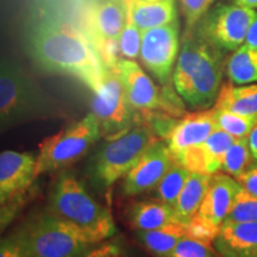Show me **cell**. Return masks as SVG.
Listing matches in <instances>:
<instances>
[{
	"mask_svg": "<svg viewBox=\"0 0 257 257\" xmlns=\"http://www.w3.org/2000/svg\"><path fill=\"white\" fill-rule=\"evenodd\" d=\"M147 2H168V0H147Z\"/></svg>",
	"mask_w": 257,
	"mask_h": 257,
	"instance_id": "41",
	"label": "cell"
},
{
	"mask_svg": "<svg viewBox=\"0 0 257 257\" xmlns=\"http://www.w3.org/2000/svg\"><path fill=\"white\" fill-rule=\"evenodd\" d=\"M131 226L136 231L159 230L180 223L175 208L162 201H140L128 211Z\"/></svg>",
	"mask_w": 257,
	"mask_h": 257,
	"instance_id": "19",
	"label": "cell"
},
{
	"mask_svg": "<svg viewBox=\"0 0 257 257\" xmlns=\"http://www.w3.org/2000/svg\"><path fill=\"white\" fill-rule=\"evenodd\" d=\"M214 128H217V125L213 118V108L195 111L176 121L165 138V142L175 157L189 148L204 143Z\"/></svg>",
	"mask_w": 257,
	"mask_h": 257,
	"instance_id": "15",
	"label": "cell"
},
{
	"mask_svg": "<svg viewBox=\"0 0 257 257\" xmlns=\"http://www.w3.org/2000/svg\"><path fill=\"white\" fill-rule=\"evenodd\" d=\"M223 53L195 32L182 37L173 85L191 110H208L216 102L225 69Z\"/></svg>",
	"mask_w": 257,
	"mask_h": 257,
	"instance_id": "2",
	"label": "cell"
},
{
	"mask_svg": "<svg viewBox=\"0 0 257 257\" xmlns=\"http://www.w3.org/2000/svg\"><path fill=\"white\" fill-rule=\"evenodd\" d=\"M174 160L165 141L157 140L124 176V194L126 197H136L155 188Z\"/></svg>",
	"mask_w": 257,
	"mask_h": 257,
	"instance_id": "13",
	"label": "cell"
},
{
	"mask_svg": "<svg viewBox=\"0 0 257 257\" xmlns=\"http://www.w3.org/2000/svg\"><path fill=\"white\" fill-rule=\"evenodd\" d=\"M104 257H123V255H121L120 249L114 244V246L112 248L111 251H108Z\"/></svg>",
	"mask_w": 257,
	"mask_h": 257,
	"instance_id": "40",
	"label": "cell"
},
{
	"mask_svg": "<svg viewBox=\"0 0 257 257\" xmlns=\"http://www.w3.org/2000/svg\"><path fill=\"white\" fill-rule=\"evenodd\" d=\"M232 2L242 8L257 10V0H232Z\"/></svg>",
	"mask_w": 257,
	"mask_h": 257,
	"instance_id": "39",
	"label": "cell"
},
{
	"mask_svg": "<svg viewBox=\"0 0 257 257\" xmlns=\"http://www.w3.org/2000/svg\"><path fill=\"white\" fill-rule=\"evenodd\" d=\"M180 10L185 19L184 36H189L197 28L199 22L207 14L217 0H179Z\"/></svg>",
	"mask_w": 257,
	"mask_h": 257,
	"instance_id": "28",
	"label": "cell"
},
{
	"mask_svg": "<svg viewBox=\"0 0 257 257\" xmlns=\"http://www.w3.org/2000/svg\"><path fill=\"white\" fill-rule=\"evenodd\" d=\"M225 221H257V197L249 194L243 188L240 189Z\"/></svg>",
	"mask_w": 257,
	"mask_h": 257,
	"instance_id": "29",
	"label": "cell"
},
{
	"mask_svg": "<svg viewBox=\"0 0 257 257\" xmlns=\"http://www.w3.org/2000/svg\"><path fill=\"white\" fill-rule=\"evenodd\" d=\"M213 108V118L217 127L226 131L234 138H248L250 131L257 124V118L245 117L231 112Z\"/></svg>",
	"mask_w": 257,
	"mask_h": 257,
	"instance_id": "27",
	"label": "cell"
},
{
	"mask_svg": "<svg viewBox=\"0 0 257 257\" xmlns=\"http://www.w3.org/2000/svg\"><path fill=\"white\" fill-rule=\"evenodd\" d=\"M29 53L42 70L64 74L92 93L100 87L105 68L82 29L61 16L49 15L32 29Z\"/></svg>",
	"mask_w": 257,
	"mask_h": 257,
	"instance_id": "1",
	"label": "cell"
},
{
	"mask_svg": "<svg viewBox=\"0 0 257 257\" xmlns=\"http://www.w3.org/2000/svg\"><path fill=\"white\" fill-rule=\"evenodd\" d=\"M185 227L186 236L206 244L213 243L220 230V227L216 226L204 218L199 217L198 214H195L193 219L185 225Z\"/></svg>",
	"mask_w": 257,
	"mask_h": 257,
	"instance_id": "31",
	"label": "cell"
},
{
	"mask_svg": "<svg viewBox=\"0 0 257 257\" xmlns=\"http://www.w3.org/2000/svg\"><path fill=\"white\" fill-rule=\"evenodd\" d=\"M0 257H32L24 243L15 232L0 237Z\"/></svg>",
	"mask_w": 257,
	"mask_h": 257,
	"instance_id": "34",
	"label": "cell"
},
{
	"mask_svg": "<svg viewBox=\"0 0 257 257\" xmlns=\"http://www.w3.org/2000/svg\"><path fill=\"white\" fill-rule=\"evenodd\" d=\"M213 107L245 117L257 118V83L246 86H221Z\"/></svg>",
	"mask_w": 257,
	"mask_h": 257,
	"instance_id": "20",
	"label": "cell"
},
{
	"mask_svg": "<svg viewBox=\"0 0 257 257\" xmlns=\"http://www.w3.org/2000/svg\"><path fill=\"white\" fill-rule=\"evenodd\" d=\"M160 140L147 120H140L120 136L107 140L89 160L87 174L92 185L98 189L111 187L126 175L143 154Z\"/></svg>",
	"mask_w": 257,
	"mask_h": 257,
	"instance_id": "5",
	"label": "cell"
},
{
	"mask_svg": "<svg viewBox=\"0 0 257 257\" xmlns=\"http://www.w3.org/2000/svg\"><path fill=\"white\" fill-rule=\"evenodd\" d=\"M28 195L29 193L0 204V237H3V233L8 229L9 225L15 220L19 212L23 210L28 202Z\"/></svg>",
	"mask_w": 257,
	"mask_h": 257,
	"instance_id": "33",
	"label": "cell"
},
{
	"mask_svg": "<svg viewBox=\"0 0 257 257\" xmlns=\"http://www.w3.org/2000/svg\"><path fill=\"white\" fill-rule=\"evenodd\" d=\"M75 2H76V3H79V2H81V0H75Z\"/></svg>",
	"mask_w": 257,
	"mask_h": 257,
	"instance_id": "42",
	"label": "cell"
},
{
	"mask_svg": "<svg viewBox=\"0 0 257 257\" xmlns=\"http://www.w3.org/2000/svg\"><path fill=\"white\" fill-rule=\"evenodd\" d=\"M180 51V22L142 31L140 60L161 85L169 86Z\"/></svg>",
	"mask_w": 257,
	"mask_h": 257,
	"instance_id": "12",
	"label": "cell"
},
{
	"mask_svg": "<svg viewBox=\"0 0 257 257\" xmlns=\"http://www.w3.org/2000/svg\"><path fill=\"white\" fill-rule=\"evenodd\" d=\"M227 78L233 85L257 82V49L242 44L225 62Z\"/></svg>",
	"mask_w": 257,
	"mask_h": 257,
	"instance_id": "23",
	"label": "cell"
},
{
	"mask_svg": "<svg viewBox=\"0 0 257 257\" xmlns=\"http://www.w3.org/2000/svg\"><path fill=\"white\" fill-rule=\"evenodd\" d=\"M113 246H114V244H111V243L102 244V245L99 246V248L89 250L88 252H86L85 255H82L80 257H104L108 251H111Z\"/></svg>",
	"mask_w": 257,
	"mask_h": 257,
	"instance_id": "37",
	"label": "cell"
},
{
	"mask_svg": "<svg viewBox=\"0 0 257 257\" xmlns=\"http://www.w3.org/2000/svg\"><path fill=\"white\" fill-rule=\"evenodd\" d=\"M127 10V21L141 31L162 27L178 19L176 0L147 2V0H124Z\"/></svg>",
	"mask_w": 257,
	"mask_h": 257,
	"instance_id": "18",
	"label": "cell"
},
{
	"mask_svg": "<svg viewBox=\"0 0 257 257\" xmlns=\"http://www.w3.org/2000/svg\"><path fill=\"white\" fill-rule=\"evenodd\" d=\"M127 23L124 0H91L82 15V31L105 69L114 68L120 60L118 40Z\"/></svg>",
	"mask_w": 257,
	"mask_h": 257,
	"instance_id": "8",
	"label": "cell"
},
{
	"mask_svg": "<svg viewBox=\"0 0 257 257\" xmlns=\"http://www.w3.org/2000/svg\"><path fill=\"white\" fill-rule=\"evenodd\" d=\"M36 156L31 153H0V204L27 194L36 180Z\"/></svg>",
	"mask_w": 257,
	"mask_h": 257,
	"instance_id": "14",
	"label": "cell"
},
{
	"mask_svg": "<svg viewBox=\"0 0 257 257\" xmlns=\"http://www.w3.org/2000/svg\"><path fill=\"white\" fill-rule=\"evenodd\" d=\"M248 144L250 148V152H251L253 159L257 162V124L252 127V130L250 131L248 136Z\"/></svg>",
	"mask_w": 257,
	"mask_h": 257,
	"instance_id": "38",
	"label": "cell"
},
{
	"mask_svg": "<svg viewBox=\"0 0 257 257\" xmlns=\"http://www.w3.org/2000/svg\"><path fill=\"white\" fill-rule=\"evenodd\" d=\"M114 69L123 83L128 104L142 119L154 113L179 117L185 112L182 102L169 86L160 89L136 61L120 59Z\"/></svg>",
	"mask_w": 257,
	"mask_h": 257,
	"instance_id": "9",
	"label": "cell"
},
{
	"mask_svg": "<svg viewBox=\"0 0 257 257\" xmlns=\"http://www.w3.org/2000/svg\"><path fill=\"white\" fill-rule=\"evenodd\" d=\"M141 44H142V31L134 23L127 21L118 40L120 59L136 60L140 56Z\"/></svg>",
	"mask_w": 257,
	"mask_h": 257,
	"instance_id": "30",
	"label": "cell"
},
{
	"mask_svg": "<svg viewBox=\"0 0 257 257\" xmlns=\"http://www.w3.org/2000/svg\"><path fill=\"white\" fill-rule=\"evenodd\" d=\"M236 140L237 138L231 136L226 131L217 127L207 137V140L201 144L205 157H206L208 174H214V173L221 170L225 154Z\"/></svg>",
	"mask_w": 257,
	"mask_h": 257,
	"instance_id": "25",
	"label": "cell"
},
{
	"mask_svg": "<svg viewBox=\"0 0 257 257\" xmlns=\"http://www.w3.org/2000/svg\"><path fill=\"white\" fill-rule=\"evenodd\" d=\"M255 163L256 161L250 152L248 138H237L225 154L221 170L236 179Z\"/></svg>",
	"mask_w": 257,
	"mask_h": 257,
	"instance_id": "26",
	"label": "cell"
},
{
	"mask_svg": "<svg viewBox=\"0 0 257 257\" xmlns=\"http://www.w3.org/2000/svg\"><path fill=\"white\" fill-rule=\"evenodd\" d=\"M240 185L229 174L214 173L211 175L206 194L202 200L198 216L220 227L238 194Z\"/></svg>",
	"mask_w": 257,
	"mask_h": 257,
	"instance_id": "16",
	"label": "cell"
},
{
	"mask_svg": "<svg viewBox=\"0 0 257 257\" xmlns=\"http://www.w3.org/2000/svg\"><path fill=\"white\" fill-rule=\"evenodd\" d=\"M211 175L191 172L175 205L176 217L181 224L186 225L189 223L198 213L206 194Z\"/></svg>",
	"mask_w": 257,
	"mask_h": 257,
	"instance_id": "21",
	"label": "cell"
},
{
	"mask_svg": "<svg viewBox=\"0 0 257 257\" xmlns=\"http://www.w3.org/2000/svg\"><path fill=\"white\" fill-rule=\"evenodd\" d=\"M91 107L101 136L106 140L120 136L142 120V117L128 104L123 83L114 68L105 69L100 87L93 92Z\"/></svg>",
	"mask_w": 257,
	"mask_h": 257,
	"instance_id": "10",
	"label": "cell"
},
{
	"mask_svg": "<svg viewBox=\"0 0 257 257\" xmlns=\"http://www.w3.org/2000/svg\"><path fill=\"white\" fill-rule=\"evenodd\" d=\"M243 44H246V46L251 47V48H256L257 49V15L255 19L252 21L251 25H250L248 34H246L245 41H244Z\"/></svg>",
	"mask_w": 257,
	"mask_h": 257,
	"instance_id": "36",
	"label": "cell"
},
{
	"mask_svg": "<svg viewBox=\"0 0 257 257\" xmlns=\"http://www.w3.org/2000/svg\"><path fill=\"white\" fill-rule=\"evenodd\" d=\"M136 232L138 240L156 257H170L179 240L186 236V227L181 223H174L163 229Z\"/></svg>",
	"mask_w": 257,
	"mask_h": 257,
	"instance_id": "22",
	"label": "cell"
},
{
	"mask_svg": "<svg viewBox=\"0 0 257 257\" xmlns=\"http://www.w3.org/2000/svg\"><path fill=\"white\" fill-rule=\"evenodd\" d=\"M47 210L78 230L92 244L115 233L110 211L98 204L73 174L64 173L55 180L48 198Z\"/></svg>",
	"mask_w": 257,
	"mask_h": 257,
	"instance_id": "3",
	"label": "cell"
},
{
	"mask_svg": "<svg viewBox=\"0 0 257 257\" xmlns=\"http://www.w3.org/2000/svg\"><path fill=\"white\" fill-rule=\"evenodd\" d=\"M15 233L32 257H80L94 245L47 208L28 219Z\"/></svg>",
	"mask_w": 257,
	"mask_h": 257,
	"instance_id": "6",
	"label": "cell"
},
{
	"mask_svg": "<svg viewBox=\"0 0 257 257\" xmlns=\"http://www.w3.org/2000/svg\"><path fill=\"white\" fill-rule=\"evenodd\" d=\"M101 137L95 115L89 112L55 135L44 138L36 156L35 176L56 172L78 161Z\"/></svg>",
	"mask_w": 257,
	"mask_h": 257,
	"instance_id": "7",
	"label": "cell"
},
{
	"mask_svg": "<svg viewBox=\"0 0 257 257\" xmlns=\"http://www.w3.org/2000/svg\"><path fill=\"white\" fill-rule=\"evenodd\" d=\"M170 257H216L210 244L184 236L175 245Z\"/></svg>",
	"mask_w": 257,
	"mask_h": 257,
	"instance_id": "32",
	"label": "cell"
},
{
	"mask_svg": "<svg viewBox=\"0 0 257 257\" xmlns=\"http://www.w3.org/2000/svg\"><path fill=\"white\" fill-rule=\"evenodd\" d=\"M213 245L221 257H257V221H225Z\"/></svg>",
	"mask_w": 257,
	"mask_h": 257,
	"instance_id": "17",
	"label": "cell"
},
{
	"mask_svg": "<svg viewBox=\"0 0 257 257\" xmlns=\"http://www.w3.org/2000/svg\"><path fill=\"white\" fill-rule=\"evenodd\" d=\"M255 10L234 3H216L199 22L194 32L221 51H234L245 41Z\"/></svg>",
	"mask_w": 257,
	"mask_h": 257,
	"instance_id": "11",
	"label": "cell"
},
{
	"mask_svg": "<svg viewBox=\"0 0 257 257\" xmlns=\"http://www.w3.org/2000/svg\"><path fill=\"white\" fill-rule=\"evenodd\" d=\"M236 181L244 191L253 197H257V162L249 169H246L243 174H240L238 178H236Z\"/></svg>",
	"mask_w": 257,
	"mask_h": 257,
	"instance_id": "35",
	"label": "cell"
},
{
	"mask_svg": "<svg viewBox=\"0 0 257 257\" xmlns=\"http://www.w3.org/2000/svg\"><path fill=\"white\" fill-rule=\"evenodd\" d=\"M191 172L184 166L180 165L178 161L174 160L170 168L167 170V173L161 179V181L155 187V197L159 199V201L165 202L169 206L174 207L178 201V198L181 193L182 188L187 181Z\"/></svg>",
	"mask_w": 257,
	"mask_h": 257,
	"instance_id": "24",
	"label": "cell"
},
{
	"mask_svg": "<svg viewBox=\"0 0 257 257\" xmlns=\"http://www.w3.org/2000/svg\"><path fill=\"white\" fill-rule=\"evenodd\" d=\"M59 113L54 99L18 63L10 59L0 60V133Z\"/></svg>",
	"mask_w": 257,
	"mask_h": 257,
	"instance_id": "4",
	"label": "cell"
}]
</instances>
